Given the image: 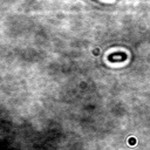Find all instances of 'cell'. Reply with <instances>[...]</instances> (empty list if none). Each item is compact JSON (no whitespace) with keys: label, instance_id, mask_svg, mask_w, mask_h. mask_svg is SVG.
<instances>
[{"label":"cell","instance_id":"1","mask_svg":"<svg viewBox=\"0 0 150 150\" xmlns=\"http://www.w3.org/2000/svg\"><path fill=\"white\" fill-rule=\"evenodd\" d=\"M109 61L111 62H117V61H124L127 59V54L125 53H122V52H117V53H114V54H110L108 56Z\"/></svg>","mask_w":150,"mask_h":150}]
</instances>
